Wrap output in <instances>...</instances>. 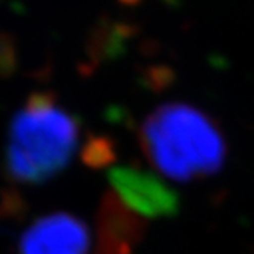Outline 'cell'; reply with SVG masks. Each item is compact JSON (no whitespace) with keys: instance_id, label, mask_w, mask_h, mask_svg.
Returning a JSON list of instances; mask_svg holds the SVG:
<instances>
[{"instance_id":"obj_4","label":"cell","mask_w":254,"mask_h":254,"mask_svg":"<svg viewBox=\"0 0 254 254\" xmlns=\"http://www.w3.org/2000/svg\"><path fill=\"white\" fill-rule=\"evenodd\" d=\"M89 243V230L81 218L52 213L23 231L18 254H88Z\"/></svg>"},{"instance_id":"obj_3","label":"cell","mask_w":254,"mask_h":254,"mask_svg":"<svg viewBox=\"0 0 254 254\" xmlns=\"http://www.w3.org/2000/svg\"><path fill=\"white\" fill-rule=\"evenodd\" d=\"M114 195L135 215L145 218H172L180 210V196L160 175L124 165L109 172Z\"/></svg>"},{"instance_id":"obj_1","label":"cell","mask_w":254,"mask_h":254,"mask_svg":"<svg viewBox=\"0 0 254 254\" xmlns=\"http://www.w3.org/2000/svg\"><path fill=\"white\" fill-rule=\"evenodd\" d=\"M139 142L159 175L175 182L215 175L226 160V140L218 124L184 103L152 111L140 126Z\"/></svg>"},{"instance_id":"obj_2","label":"cell","mask_w":254,"mask_h":254,"mask_svg":"<svg viewBox=\"0 0 254 254\" xmlns=\"http://www.w3.org/2000/svg\"><path fill=\"white\" fill-rule=\"evenodd\" d=\"M79 135V121L53 94H32L10 124L5 174L20 187L45 184L66 169L78 150Z\"/></svg>"},{"instance_id":"obj_5","label":"cell","mask_w":254,"mask_h":254,"mask_svg":"<svg viewBox=\"0 0 254 254\" xmlns=\"http://www.w3.org/2000/svg\"><path fill=\"white\" fill-rule=\"evenodd\" d=\"M96 254H132L144 240L147 223L130 211L113 191L104 196L98 218Z\"/></svg>"}]
</instances>
